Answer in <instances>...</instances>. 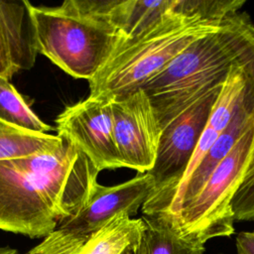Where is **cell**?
<instances>
[{
    "label": "cell",
    "instance_id": "cell-16",
    "mask_svg": "<svg viewBox=\"0 0 254 254\" xmlns=\"http://www.w3.org/2000/svg\"><path fill=\"white\" fill-rule=\"evenodd\" d=\"M244 4V0H176L173 12L185 19L223 22Z\"/></svg>",
    "mask_w": 254,
    "mask_h": 254
},
{
    "label": "cell",
    "instance_id": "cell-12",
    "mask_svg": "<svg viewBox=\"0 0 254 254\" xmlns=\"http://www.w3.org/2000/svg\"><path fill=\"white\" fill-rule=\"evenodd\" d=\"M175 3L176 0H114L110 17L122 37L131 38L159 23L173 11Z\"/></svg>",
    "mask_w": 254,
    "mask_h": 254
},
{
    "label": "cell",
    "instance_id": "cell-11",
    "mask_svg": "<svg viewBox=\"0 0 254 254\" xmlns=\"http://www.w3.org/2000/svg\"><path fill=\"white\" fill-rule=\"evenodd\" d=\"M144 229L141 218L120 213L92 233L74 254H124L138 244Z\"/></svg>",
    "mask_w": 254,
    "mask_h": 254
},
{
    "label": "cell",
    "instance_id": "cell-3",
    "mask_svg": "<svg viewBox=\"0 0 254 254\" xmlns=\"http://www.w3.org/2000/svg\"><path fill=\"white\" fill-rule=\"evenodd\" d=\"M112 2L66 0L47 7L27 1L37 52L67 74L89 81L123 38L110 17Z\"/></svg>",
    "mask_w": 254,
    "mask_h": 254
},
{
    "label": "cell",
    "instance_id": "cell-14",
    "mask_svg": "<svg viewBox=\"0 0 254 254\" xmlns=\"http://www.w3.org/2000/svg\"><path fill=\"white\" fill-rule=\"evenodd\" d=\"M58 135L30 131L0 119V161L17 160L61 148Z\"/></svg>",
    "mask_w": 254,
    "mask_h": 254
},
{
    "label": "cell",
    "instance_id": "cell-15",
    "mask_svg": "<svg viewBox=\"0 0 254 254\" xmlns=\"http://www.w3.org/2000/svg\"><path fill=\"white\" fill-rule=\"evenodd\" d=\"M0 119L18 127L40 133L52 130L30 108L22 95L9 82L0 76Z\"/></svg>",
    "mask_w": 254,
    "mask_h": 254
},
{
    "label": "cell",
    "instance_id": "cell-6",
    "mask_svg": "<svg viewBox=\"0 0 254 254\" xmlns=\"http://www.w3.org/2000/svg\"><path fill=\"white\" fill-rule=\"evenodd\" d=\"M221 87L208 91L162 129L155 165L147 172L154 179L155 190L142 206L143 215L158 213L180 185Z\"/></svg>",
    "mask_w": 254,
    "mask_h": 254
},
{
    "label": "cell",
    "instance_id": "cell-9",
    "mask_svg": "<svg viewBox=\"0 0 254 254\" xmlns=\"http://www.w3.org/2000/svg\"><path fill=\"white\" fill-rule=\"evenodd\" d=\"M116 146L126 168L147 173L155 165L162 128L148 94L138 89L112 98Z\"/></svg>",
    "mask_w": 254,
    "mask_h": 254
},
{
    "label": "cell",
    "instance_id": "cell-4",
    "mask_svg": "<svg viewBox=\"0 0 254 254\" xmlns=\"http://www.w3.org/2000/svg\"><path fill=\"white\" fill-rule=\"evenodd\" d=\"M225 21L185 19L172 11L141 34L122 38L88 81L89 95L112 99L142 89L190 44L217 30Z\"/></svg>",
    "mask_w": 254,
    "mask_h": 254
},
{
    "label": "cell",
    "instance_id": "cell-7",
    "mask_svg": "<svg viewBox=\"0 0 254 254\" xmlns=\"http://www.w3.org/2000/svg\"><path fill=\"white\" fill-rule=\"evenodd\" d=\"M154 190L155 182L149 173H138L133 179L113 187L97 183L80 210L54 230V238L62 249L72 252L114 216L135 215Z\"/></svg>",
    "mask_w": 254,
    "mask_h": 254
},
{
    "label": "cell",
    "instance_id": "cell-19",
    "mask_svg": "<svg viewBox=\"0 0 254 254\" xmlns=\"http://www.w3.org/2000/svg\"><path fill=\"white\" fill-rule=\"evenodd\" d=\"M0 254H19V252L10 246L0 245Z\"/></svg>",
    "mask_w": 254,
    "mask_h": 254
},
{
    "label": "cell",
    "instance_id": "cell-8",
    "mask_svg": "<svg viewBox=\"0 0 254 254\" xmlns=\"http://www.w3.org/2000/svg\"><path fill=\"white\" fill-rule=\"evenodd\" d=\"M111 101L88 95L65 107L56 120L58 136L83 153L99 172L126 168L114 138Z\"/></svg>",
    "mask_w": 254,
    "mask_h": 254
},
{
    "label": "cell",
    "instance_id": "cell-20",
    "mask_svg": "<svg viewBox=\"0 0 254 254\" xmlns=\"http://www.w3.org/2000/svg\"><path fill=\"white\" fill-rule=\"evenodd\" d=\"M138 243H139V242H138ZM136 246H137V244L134 245V246H132V247H130L124 254H135V248H136Z\"/></svg>",
    "mask_w": 254,
    "mask_h": 254
},
{
    "label": "cell",
    "instance_id": "cell-13",
    "mask_svg": "<svg viewBox=\"0 0 254 254\" xmlns=\"http://www.w3.org/2000/svg\"><path fill=\"white\" fill-rule=\"evenodd\" d=\"M144 229L135 254H203L204 244L180 236L165 220L143 215Z\"/></svg>",
    "mask_w": 254,
    "mask_h": 254
},
{
    "label": "cell",
    "instance_id": "cell-2",
    "mask_svg": "<svg viewBox=\"0 0 254 254\" xmlns=\"http://www.w3.org/2000/svg\"><path fill=\"white\" fill-rule=\"evenodd\" d=\"M254 63V24L237 13L190 44L142 89L161 128L211 89L224 83L236 65Z\"/></svg>",
    "mask_w": 254,
    "mask_h": 254
},
{
    "label": "cell",
    "instance_id": "cell-18",
    "mask_svg": "<svg viewBox=\"0 0 254 254\" xmlns=\"http://www.w3.org/2000/svg\"><path fill=\"white\" fill-rule=\"evenodd\" d=\"M237 254H254V230L242 231L236 236Z\"/></svg>",
    "mask_w": 254,
    "mask_h": 254
},
{
    "label": "cell",
    "instance_id": "cell-17",
    "mask_svg": "<svg viewBox=\"0 0 254 254\" xmlns=\"http://www.w3.org/2000/svg\"><path fill=\"white\" fill-rule=\"evenodd\" d=\"M231 209L234 220H254V149L243 180L231 200Z\"/></svg>",
    "mask_w": 254,
    "mask_h": 254
},
{
    "label": "cell",
    "instance_id": "cell-1",
    "mask_svg": "<svg viewBox=\"0 0 254 254\" xmlns=\"http://www.w3.org/2000/svg\"><path fill=\"white\" fill-rule=\"evenodd\" d=\"M98 174L65 141L54 151L0 161V230L45 238L85 204Z\"/></svg>",
    "mask_w": 254,
    "mask_h": 254
},
{
    "label": "cell",
    "instance_id": "cell-5",
    "mask_svg": "<svg viewBox=\"0 0 254 254\" xmlns=\"http://www.w3.org/2000/svg\"><path fill=\"white\" fill-rule=\"evenodd\" d=\"M253 149L254 120L198 193L171 223L167 222L180 236L205 244L209 239L234 233L231 200L243 180Z\"/></svg>",
    "mask_w": 254,
    "mask_h": 254
},
{
    "label": "cell",
    "instance_id": "cell-10",
    "mask_svg": "<svg viewBox=\"0 0 254 254\" xmlns=\"http://www.w3.org/2000/svg\"><path fill=\"white\" fill-rule=\"evenodd\" d=\"M36 53L27 1H0V76L31 68Z\"/></svg>",
    "mask_w": 254,
    "mask_h": 254
}]
</instances>
